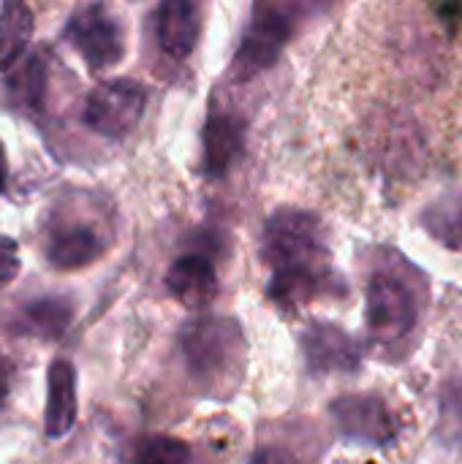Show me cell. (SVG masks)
Returning <instances> with one entry per match:
<instances>
[{
  "label": "cell",
  "mask_w": 462,
  "mask_h": 464,
  "mask_svg": "<svg viewBox=\"0 0 462 464\" xmlns=\"http://www.w3.org/2000/svg\"><path fill=\"white\" fill-rule=\"evenodd\" d=\"M180 351L199 389L212 397H231L248 364V340L234 318L202 315L182 326Z\"/></svg>",
  "instance_id": "6da1fadb"
},
{
  "label": "cell",
  "mask_w": 462,
  "mask_h": 464,
  "mask_svg": "<svg viewBox=\"0 0 462 464\" xmlns=\"http://www.w3.org/2000/svg\"><path fill=\"white\" fill-rule=\"evenodd\" d=\"M261 258L272 277H319L329 280V250L324 226L316 215L294 207L272 212L261 234Z\"/></svg>",
  "instance_id": "7a4b0ae2"
},
{
  "label": "cell",
  "mask_w": 462,
  "mask_h": 464,
  "mask_svg": "<svg viewBox=\"0 0 462 464\" xmlns=\"http://www.w3.org/2000/svg\"><path fill=\"white\" fill-rule=\"evenodd\" d=\"M368 332L378 345L400 343L417 326V296L414 288L392 272H376L368 283L365 296Z\"/></svg>",
  "instance_id": "3957f363"
},
{
  "label": "cell",
  "mask_w": 462,
  "mask_h": 464,
  "mask_svg": "<svg viewBox=\"0 0 462 464\" xmlns=\"http://www.w3.org/2000/svg\"><path fill=\"white\" fill-rule=\"evenodd\" d=\"M147 92L133 79H109L84 98L82 120L90 130L106 139H125L142 120Z\"/></svg>",
  "instance_id": "277c9868"
},
{
  "label": "cell",
  "mask_w": 462,
  "mask_h": 464,
  "mask_svg": "<svg viewBox=\"0 0 462 464\" xmlns=\"http://www.w3.org/2000/svg\"><path fill=\"white\" fill-rule=\"evenodd\" d=\"M291 38V16L278 5H256L234 54V76L248 82L272 68Z\"/></svg>",
  "instance_id": "5b68a950"
},
{
  "label": "cell",
  "mask_w": 462,
  "mask_h": 464,
  "mask_svg": "<svg viewBox=\"0 0 462 464\" xmlns=\"http://www.w3.org/2000/svg\"><path fill=\"white\" fill-rule=\"evenodd\" d=\"M65 38L93 71L112 68L125 54L120 22L98 3L82 5L71 14V19L65 22Z\"/></svg>",
  "instance_id": "8992f818"
},
{
  "label": "cell",
  "mask_w": 462,
  "mask_h": 464,
  "mask_svg": "<svg viewBox=\"0 0 462 464\" xmlns=\"http://www.w3.org/2000/svg\"><path fill=\"white\" fill-rule=\"evenodd\" d=\"M329 413L340 432L357 443L368 446H392L398 438L395 413L381 397L373 394H349L329 405Z\"/></svg>",
  "instance_id": "52a82bcc"
},
{
  "label": "cell",
  "mask_w": 462,
  "mask_h": 464,
  "mask_svg": "<svg viewBox=\"0 0 462 464\" xmlns=\"http://www.w3.org/2000/svg\"><path fill=\"white\" fill-rule=\"evenodd\" d=\"M302 356L313 375H349L362 364L359 343L335 324H310L302 332Z\"/></svg>",
  "instance_id": "ba28073f"
},
{
  "label": "cell",
  "mask_w": 462,
  "mask_h": 464,
  "mask_svg": "<svg viewBox=\"0 0 462 464\" xmlns=\"http://www.w3.org/2000/svg\"><path fill=\"white\" fill-rule=\"evenodd\" d=\"M202 169L207 177H223L245 150L242 120L231 111H212L202 130Z\"/></svg>",
  "instance_id": "9c48e42d"
},
{
  "label": "cell",
  "mask_w": 462,
  "mask_h": 464,
  "mask_svg": "<svg viewBox=\"0 0 462 464\" xmlns=\"http://www.w3.org/2000/svg\"><path fill=\"white\" fill-rule=\"evenodd\" d=\"M166 288L188 310H204L218 296V272L204 256L188 253L169 266Z\"/></svg>",
  "instance_id": "30bf717a"
},
{
  "label": "cell",
  "mask_w": 462,
  "mask_h": 464,
  "mask_svg": "<svg viewBox=\"0 0 462 464\" xmlns=\"http://www.w3.org/2000/svg\"><path fill=\"white\" fill-rule=\"evenodd\" d=\"M202 22H199V8L188 0H166L155 11V38L158 46L174 57L185 60L199 41Z\"/></svg>",
  "instance_id": "8fae6325"
},
{
  "label": "cell",
  "mask_w": 462,
  "mask_h": 464,
  "mask_svg": "<svg viewBox=\"0 0 462 464\" xmlns=\"http://www.w3.org/2000/svg\"><path fill=\"white\" fill-rule=\"evenodd\" d=\"M76 421V370L68 359H54L46 378V416L44 430L49 440H60Z\"/></svg>",
  "instance_id": "7c38bea8"
},
{
  "label": "cell",
  "mask_w": 462,
  "mask_h": 464,
  "mask_svg": "<svg viewBox=\"0 0 462 464\" xmlns=\"http://www.w3.org/2000/svg\"><path fill=\"white\" fill-rule=\"evenodd\" d=\"M103 250H106L103 237L93 226H82V223L57 228L46 242L49 264L63 272L90 266L93 261H98L103 256Z\"/></svg>",
  "instance_id": "4fadbf2b"
},
{
  "label": "cell",
  "mask_w": 462,
  "mask_h": 464,
  "mask_svg": "<svg viewBox=\"0 0 462 464\" xmlns=\"http://www.w3.org/2000/svg\"><path fill=\"white\" fill-rule=\"evenodd\" d=\"M35 19L25 3H5L0 8V73L11 71L25 54Z\"/></svg>",
  "instance_id": "5bb4252c"
},
{
  "label": "cell",
  "mask_w": 462,
  "mask_h": 464,
  "mask_svg": "<svg viewBox=\"0 0 462 464\" xmlns=\"http://www.w3.org/2000/svg\"><path fill=\"white\" fill-rule=\"evenodd\" d=\"M74 318V310L68 304V299H57V296H46V299H35L27 302L19 318V329L44 340H57L65 334L68 324Z\"/></svg>",
  "instance_id": "9a60e30c"
},
{
  "label": "cell",
  "mask_w": 462,
  "mask_h": 464,
  "mask_svg": "<svg viewBox=\"0 0 462 464\" xmlns=\"http://www.w3.org/2000/svg\"><path fill=\"white\" fill-rule=\"evenodd\" d=\"M422 228L444 247L462 250V193L436 198L422 212Z\"/></svg>",
  "instance_id": "2e32d148"
},
{
  "label": "cell",
  "mask_w": 462,
  "mask_h": 464,
  "mask_svg": "<svg viewBox=\"0 0 462 464\" xmlns=\"http://www.w3.org/2000/svg\"><path fill=\"white\" fill-rule=\"evenodd\" d=\"M46 68L38 57H30L19 71H14V76L8 79V92L14 98L16 106L38 111L44 103V90H46V79H44Z\"/></svg>",
  "instance_id": "e0dca14e"
},
{
  "label": "cell",
  "mask_w": 462,
  "mask_h": 464,
  "mask_svg": "<svg viewBox=\"0 0 462 464\" xmlns=\"http://www.w3.org/2000/svg\"><path fill=\"white\" fill-rule=\"evenodd\" d=\"M133 464H191V451L177 438L152 435L139 443Z\"/></svg>",
  "instance_id": "ac0fdd59"
},
{
  "label": "cell",
  "mask_w": 462,
  "mask_h": 464,
  "mask_svg": "<svg viewBox=\"0 0 462 464\" xmlns=\"http://www.w3.org/2000/svg\"><path fill=\"white\" fill-rule=\"evenodd\" d=\"M436 435L449 446H457L462 440V381L447 383L441 392V413H438Z\"/></svg>",
  "instance_id": "d6986e66"
},
{
  "label": "cell",
  "mask_w": 462,
  "mask_h": 464,
  "mask_svg": "<svg viewBox=\"0 0 462 464\" xmlns=\"http://www.w3.org/2000/svg\"><path fill=\"white\" fill-rule=\"evenodd\" d=\"M19 275V247L14 239L0 234V288Z\"/></svg>",
  "instance_id": "ffe728a7"
},
{
  "label": "cell",
  "mask_w": 462,
  "mask_h": 464,
  "mask_svg": "<svg viewBox=\"0 0 462 464\" xmlns=\"http://www.w3.org/2000/svg\"><path fill=\"white\" fill-rule=\"evenodd\" d=\"M251 464H300L286 449H278V446H267L261 451L253 454Z\"/></svg>",
  "instance_id": "44dd1931"
},
{
  "label": "cell",
  "mask_w": 462,
  "mask_h": 464,
  "mask_svg": "<svg viewBox=\"0 0 462 464\" xmlns=\"http://www.w3.org/2000/svg\"><path fill=\"white\" fill-rule=\"evenodd\" d=\"M11 367H8V362L0 356V408H3V402H5V397H8V386H11V372H8Z\"/></svg>",
  "instance_id": "7402d4cb"
},
{
  "label": "cell",
  "mask_w": 462,
  "mask_h": 464,
  "mask_svg": "<svg viewBox=\"0 0 462 464\" xmlns=\"http://www.w3.org/2000/svg\"><path fill=\"white\" fill-rule=\"evenodd\" d=\"M5 174H8V163H5V152H3V144H0V190L5 185Z\"/></svg>",
  "instance_id": "603a6c76"
}]
</instances>
